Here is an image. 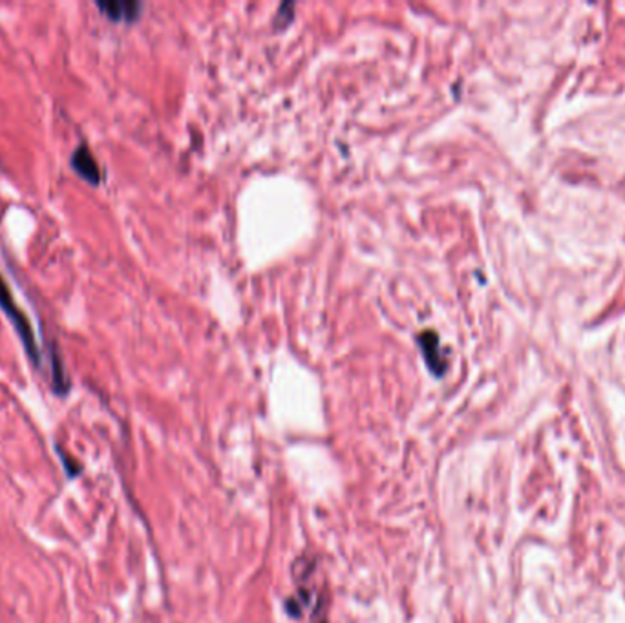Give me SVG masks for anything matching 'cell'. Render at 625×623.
<instances>
[{
  "mask_svg": "<svg viewBox=\"0 0 625 623\" xmlns=\"http://www.w3.org/2000/svg\"><path fill=\"white\" fill-rule=\"evenodd\" d=\"M50 373H51V388L54 393L59 397H66L71 389V380L68 377L64 364H62L59 349L55 346H50Z\"/></svg>",
  "mask_w": 625,
  "mask_h": 623,
  "instance_id": "cell-5",
  "label": "cell"
},
{
  "mask_svg": "<svg viewBox=\"0 0 625 623\" xmlns=\"http://www.w3.org/2000/svg\"><path fill=\"white\" fill-rule=\"evenodd\" d=\"M0 311H2V313L8 317L9 322H11L13 329L17 333L19 340H21L22 347H24L26 357L29 359V362L34 364L35 369H39V367H41V349H39L34 329H31V324H29L24 311L17 306V301L13 300L11 291H9L8 284H6L2 274H0Z\"/></svg>",
  "mask_w": 625,
  "mask_h": 623,
  "instance_id": "cell-1",
  "label": "cell"
},
{
  "mask_svg": "<svg viewBox=\"0 0 625 623\" xmlns=\"http://www.w3.org/2000/svg\"><path fill=\"white\" fill-rule=\"evenodd\" d=\"M96 6L114 22L137 21L143 9L141 2H136V0H112V2H97Z\"/></svg>",
  "mask_w": 625,
  "mask_h": 623,
  "instance_id": "cell-4",
  "label": "cell"
},
{
  "mask_svg": "<svg viewBox=\"0 0 625 623\" xmlns=\"http://www.w3.org/2000/svg\"><path fill=\"white\" fill-rule=\"evenodd\" d=\"M70 165L75 170V174L79 178H83L86 183H90V185L97 186L101 183V169L86 143H81L74 150V154L70 157Z\"/></svg>",
  "mask_w": 625,
  "mask_h": 623,
  "instance_id": "cell-2",
  "label": "cell"
},
{
  "mask_svg": "<svg viewBox=\"0 0 625 623\" xmlns=\"http://www.w3.org/2000/svg\"><path fill=\"white\" fill-rule=\"evenodd\" d=\"M417 344L421 347V351H423L428 367H430L435 375H443L444 369H446V360H444V355L441 353L439 334L435 333L434 329L421 331L417 334Z\"/></svg>",
  "mask_w": 625,
  "mask_h": 623,
  "instance_id": "cell-3",
  "label": "cell"
}]
</instances>
